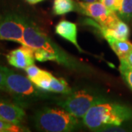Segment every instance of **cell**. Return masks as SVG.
I'll return each mask as SVG.
<instances>
[{"label": "cell", "instance_id": "obj_1", "mask_svg": "<svg viewBox=\"0 0 132 132\" xmlns=\"http://www.w3.org/2000/svg\"><path fill=\"white\" fill-rule=\"evenodd\" d=\"M132 119V109L123 104L108 101L95 104L82 118L85 126L98 130L109 126H119Z\"/></svg>", "mask_w": 132, "mask_h": 132}, {"label": "cell", "instance_id": "obj_2", "mask_svg": "<svg viewBox=\"0 0 132 132\" xmlns=\"http://www.w3.org/2000/svg\"><path fill=\"white\" fill-rule=\"evenodd\" d=\"M23 45L33 49L43 48L56 54L60 58L61 65L72 69H78L80 64L72 59L61 48L59 47L46 34L27 19H24V30L23 35Z\"/></svg>", "mask_w": 132, "mask_h": 132}, {"label": "cell", "instance_id": "obj_3", "mask_svg": "<svg viewBox=\"0 0 132 132\" xmlns=\"http://www.w3.org/2000/svg\"><path fill=\"white\" fill-rule=\"evenodd\" d=\"M35 124L42 131L49 132L71 131L79 126V118L64 109L44 108L35 117Z\"/></svg>", "mask_w": 132, "mask_h": 132}, {"label": "cell", "instance_id": "obj_4", "mask_svg": "<svg viewBox=\"0 0 132 132\" xmlns=\"http://www.w3.org/2000/svg\"><path fill=\"white\" fill-rule=\"evenodd\" d=\"M103 95L87 90H76L60 100L57 104L77 118H83L92 106L106 101Z\"/></svg>", "mask_w": 132, "mask_h": 132}, {"label": "cell", "instance_id": "obj_5", "mask_svg": "<svg viewBox=\"0 0 132 132\" xmlns=\"http://www.w3.org/2000/svg\"><path fill=\"white\" fill-rule=\"evenodd\" d=\"M0 71L4 75L7 92L19 97H38L42 93L28 77L18 74L9 68L0 65Z\"/></svg>", "mask_w": 132, "mask_h": 132}, {"label": "cell", "instance_id": "obj_6", "mask_svg": "<svg viewBox=\"0 0 132 132\" xmlns=\"http://www.w3.org/2000/svg\"><path fill=\"white\" fill-rule=\"evenodd\" d=\"M76 11L93 19L95 21V25L97 27H106L120 18L116 12L109 9L101 1L93 2L76 1Z\"/></svg>", "mask_w": 132, "mask_h": 132}, {"label": "cell", "instance_id": "obj_7", "mask_svg": "<svg viewBox=\"0 0 132 132\" xmlns=\"http://www.w3.org/2000/svg\"><path fill=\"white\" fill-rule=\"evenodd\" d=\"M24 18L15 13L0 15V40H9L23 45Z\"/></svg>", "mask_w": 132, "mask_h": 132}, {"label": "cell", "instance_id": "obj_8", "mask_svg": "<svg viewBox=\"0 0 132 132\" xmlns=\"http://www.w3.org/2000/svg\"><path fill=\"white\" fill-rule=\"evenodd\" d=\"M6 58L10 65L24 70L28 66L33 65L35 60L34 49L25 45L10 52Z\"/></svg>", "mask_w": 132, "mask_h": 132}, {"label": "cell", "instance_id": "obj_9", "mask_svg": "<svg viewBox=\"0 0 132 132\" xmlns=\"http://www.w3.org/2000/svg\"><path fill=\"white\" fill-rule=\"evenodd\" d=\"M26 114L21 106L0 101V118L9 123L21 125Z\"/></svg>", "mask_w": 132, "mask_h": 132}, {"label": "cell", "instance_id": "obj_10", "mask_svg": "<svg viewBox=\"0 0 132 132\" xmlns=\"http://www.w3.org/2000/svg\"><path fill=\"white\" fill-rule=\"evenodd\" d=\"M98 28L100 29L104 38L112 37L119 40H128L130 35V29L126 22L120 18L106 27Z\"/></svg>", "mask_w": 132, "mask_h": 132}, {"label": "cell", "instance_id": "obj_11", "mask_svg": "<svg viewBox=\"0 0 132 132\" xmlns=\"http://www.w3.org/2000/svg\"><path fill=\"white\" fill-rule=\"evenodd\" d=\"M55 32L59 36L71 43L80 52H83L77 40V27L76 24L67 21L62 20L55 27Z\"/></svg>", "mask_w": 132, "mask_h": 132}, {"label": "cell", "instance_id": "obj_12", "mask_svg": "<svg viewBox=\"0 0 132 132\" xmlns=\"http://www.w3.org/2000/svg\"><path fill=\"white\" fill-rule=\"evenodd\" d=\"M105 39L120 60L132 52V43L128 40H119L112 37H106Z\"/></svg>", "mask_w": 132, "mask_h": 132}, {"label": "cell", "instance_id": "obj_13", "mask_svg": "<svg viewBox=\"0 0 132 132\" xmlns=\"http://www.w3.org/2000/svg\"><path fill=\"white\" fill-rule=\"evenodd\" d=\"M76 10V0H54L53 13L55 15H65Z\"/></svg>", "mask_w": 132, "mask_h": 132}, {"label": "cell", "instance_id": "obj_14", "mask_svg": "<svg viewBox=\"0 0 132 132\" xmlns=\"http://www.w3.org/2000/svg\"><path fill=\"white\" fill-rule=\"evenodd\" d=\"M49 92L68 95L71 93L73 92V90L63 78H57V77L52 76Z\"/></svg>", "mask_w": 132, "mask_h": 132}, {"label": "cell", "instance_id": "obj_15", "mask_svg": "<svg viewBox=\"0 0 132 132\" xmlns=\"http://www.w3.org/2000/svg\"><path fill=\"white\" fill-rule=\"evenodd\" d=\"M52 76L53 75L51 73L43 70L42 73L40 74V76H38L35 79H34L32 82L39 90H42L43 92L46 91L49 92Z\"/></svg>", "mask_w": 132, "mask_h": 132}, {"label": "cell", "instance_id": "obj_16", "mask_svg": "<svg viewBox=\"0 0 132 132\" xmlns=\"http://www.w3.org/2000/svg\"><path fill=\"white\" fill-rule=\"evenodd\" d=\"M34 54H35V60L39 62L54 61L59 63V64L61 63L60 58L57 57L56 54H53L52 52H48L43 48L34 49Z\"/></svg>", "mask_w": 132, "mask_h": 132}, {"label": "cell", "instance_id": "obj_17", "mask_svg": "<svg viewBox=\"0 0 132 132\" xmlns=\"http://www.w3.org/2000/svg\"><path fill=\"white\" fill-rule=\"evenodd\" d=\"M118 16L125 22L132 20V0H123L122 5L117 12Z\"/></svg>", "mask_w": 132, "mask_h": 132}, {"label": "cell", "instance_id": "obj_18", "mask_svg": "<svg viewBox=\"0 0 132 132\" xmlns=\"http://www.w3.org/2000/svg\"><path fill=\"white\" fill-rule=\"evenodd\" d=\"M24 128L20 125H16L0 119V132H18L24 131Z\"/></svg>", "mask_w": 132, "mask_h": 132}, {"label": "cell", "instance_id": "obj_19", "mask_svg": "<svg viewBox=\"0 0 132 132\" xmlns=\"http://www.w3.org/2000/svg\"><path fill=\"white\" fill-rule=\"evenodd\" d=\"M25 71L27 73V77L31 80V81H32L34 79H35L38 76H40V74L42 73L43 70L33 64V65L28 66L25 69Z\"/></svg>", "mask_w": 132, "mask_h": 132}, {"label": "cell", "instance_id": "obj_20", "mask_svg": "<svg viewBox=\"0 0 132 132\" xmlns=\"http://www.w3.org/2000/svg\"><path fill=\"white\" fill-rule=\"evenodd\" d=\"M119 70L123 80L125 81L128 86L131 88V90H132V68L119 67Z\"/></svg>", "mask_w": 132, "mask_h": 132}, {"label": "cell", "instance_id": "obj_21", "mask_svg": "<svg viewBox=\"0 0 132 132\" xmlns=\"http://www.w3.org/2000/svg\"><path fill=\"white\" fill-rule=\"evenodd\" d=\"M100 1H101L104 3V5L106 7H107L109 9L116 13L119 10L123 2V0H100Z\"/></svg>", "mask_w": 132, "mask_h": 132}, {"label": "cell", "instance_id": "obj_22", "mask_svg": "<svg viewBox=\"0 0 132 132\" xmlns=\"http://www.w3.org/2000/svg\"><path fill=\"white\" fill-rule=\"evenodd\" d=\"M120 68H132V52H130L127 56L123 59L120 60Z\"/></svg>", "mask_w": 132, "mask_h": 132}, {"label": "cell", "instance_id": "obj_23", "mask_svg": "<svg viewBox=\"0 0 132 132\" xmlns=\"http://www.w3.org/2000/svg\"><path fill=\"white\" fill-rule=\"evenodd\" d=\"M0 90L4 91V92H7V87L5 85V78H4V75L2 73V71H0Z\"/></svg>", "mask_w": 132, "mask_h": 132}, {"label": "cell", "instance_id": "obj_24", "mask_svg": "<svg viewBox=\"0 0 132 132\" xmlns=\"http://www.w3.org/2000/svg\"><path fill=\"white\" fill-rule=\"evenodd\" d=\"M26 1L31 5H35V4H37L38 2H42L43 0H26Z\"/></svg>", "mask_w": 132, "mask_h": 132}, {"label": "cell", "instance_id": "obj_25", "mask_svg": "<svg viewBox=\"0 0 132 132\" xmlns=\"http://www.w3.org/2000/svg\"><path fill=\"white\" fill-rule=\"evenodd\" d=\"M76 1H80V2H93L98 0H76Z\"/></svg>", "mask_w": 132, "mask_h": 132}, {"label": "cell", "instance_id": "obj_26", "mask_svg": "<svg viewBox=\"0 0 132 132\" xmlns=\"http://www.w3.org/2000/svg\"><path fill=\"white\" fill-rule=\"evenodd\" d=\"M0 119H1V118H0Z\"/></svg>", "mask_w": 132, "mask_h": 132}]
</instances>
